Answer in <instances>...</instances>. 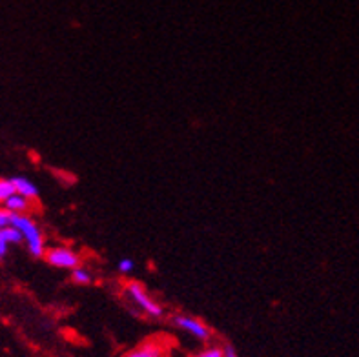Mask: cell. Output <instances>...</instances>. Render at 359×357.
<instances>
[{
  "label": "cell",
  "instance_id": "cell-12",
  "mask_svg": "<svg viewBox=\"0 0 359 357\" xmlns=\"http://www.w3.org/2000/svg\"><path fill=\"white\" fill-rule=\"evenodd\" d=\"M133 268H135V262H133L130 257H123L117 262V270L121 271V274H130Z\"/></svg>",
  "mask_w": 359,
  "mask_h": 357
},
{
  "label": "cell",
  "instance_id": "cell-2",
  "mask_svg": "<svg viewBox=\"0 0 359 357\" xmlns=\"http://www.w3.org/2000/svg\"><path fill=\"white\" fill-rule=\"evenodd\" d=\"M124 297L133 304V314H144L148 317H154V319H159L164 316L163 304L157 303L148 290L139 283V281H130L126 286H124Z\"/></svg>",
  "mask_w": 359,
  "mask_h": 357
},
{
  "label": "cell",
  "instance_id": "cell-6",
  "mask_svg": "<svg viewBox=\"0 0 359 357\" xmlns=\"http://www.w3.org/2000/svg\"><path fill=\"white\" fill-rule=\"evenodd\" d=\"M11 182H13L15 194L22 195V197H26V199L29 201H35L36 197H39V188H36V186L33 184V181H29L27 177H11Z\"/></svg>",
  "mask_w": 359,
  "mask_h": 357
},
{
  "label": "cell",
  "instance_id": "cell-14",
  "mask_svg": "<svg viewBox=\"0 0 359 357\" xmlns=\"http://www.w3.org/2000/svg\"><path fill=\"white\" fill-rule=\"evenodd\" d=\"M223 350H224V357H239L232 344H224Z\"/></svg>",
  "mask_w": 359,
  "mask_h": 357
},
{
  "label": "cell",
  "instance_id": "cell-8",
  "mask_svg": "<svg viewBox=\"0 0 359 357\" xmlns=\"http://www.w3.org/2000/svg\"><path fill=\"white\" fill-rule=\"evenodd\" d=\"M2 206H4L11 215H24V213H27L32 210V201L22 197V195L13 194Z\"/></svg>",
  "mask_w": 359,
  "mask_h": 357
},
{
  "label": "cell",
  "instance_id": "cell-9",
  "mask_svg": "<svg viewBox=\"0 0 359 357\" xmlns=\"http://www.w3.org/2000/svg\"><path fill=\"white\" fill-rule=\"evenodd\" d=\"M72 281L75 283V285L88 286L93 283V274H91L88 268L79 267V268H75V270H72Z\"/></svg>",
  "mask_w": 359,
  "mask_h": 357
},
{
  "label": "cell",
  "instance_id": "cell-11",
  "mask_svg": "<svg viewBox=\"0 0 359 357\" xmlns=\"http://www.w3.org/2000/svg\"><path fill=\"white\" fill-rule=\"evenodd\" d=\"M191 357H224V350L223 346H217V344H210L206 349L199 350Z\"/></svg>",
  "mask_w": 359,
  "mask_h": 357
},
{
  "label": "cell",
  "instance_id": "cell-7",
  "mask_svg": "<svg viewBox=\"0 0 359 357\" xmlns=\"http://www.w3.org/2000/svg\"><path fill=\"white\" fill-rule=\"evenodd\" d=\"M22 243V236L20 231L13 227H8L4 230H0V261H4L6 255H8V250L11 244Z\"/></svg>",
  "mask_w": 359,
  "mask_h": 357
},
{
  "label": "cell",
  "instance_id": "cell-5",
  "mask_svg": "<svg viewBox=\"0 0 359 357\" xmlns=\"http://www.w3.org/2000/svg\"><path fill=\"white\" fill-rule=\"evenodd\" d=\"M166 356V346L157 339H148L139 346L132 349L130 352L123 353L121 357H164Z\"/></svg>",
  "mask_w": 359,
  "mask_h": 357
},
{
  "label": "cell",
  "instance_id": "cell-10",
  "mask_svg": "<svg viewBox=\"0 0 359 357\" xmlns=\"http://www.w3.org/2000/svg\"><path fill=\"white\" fill-rule=\"evenodd\" d=\"M13 194L15 188L11 179H0V204H4Z\"/></svg>",
  "mask_w": 359,
  "mask_h": 357
},
{
  "label": "cell",
  "instance_id": "cell-3",
  "mask_svg": "<svg viewBox=\"0 0 359 357\" xmlns=\"http://www.w3.org/2000/svg\"><path fill=\"white\" fill-rule=\"evenodd\" d=\"M44 261L53 268H60V270H75V268L82 267V259L79 252L68 246H53V248L46 250Z\"/></svg>",
  "mask_w": 359,
  "mask_h": 357
},
{
  "label": "cell",
  "instance_id": "cell-4",
  "mask_svg": "<svg viewBox=\"0 0 359 357\" xmlns=\"http://www.w3.org/2000/svg\"><path fill=\"white\" fill-rule=\"evenodd\" d=\"M172 323L175 328L187 332L191 337H196V339L203 341V343H208V341L212 339V330H210V326L206 325V323L201 321V319H197V317L187 316V314H177V316L172 317Z\"/></svg>",
  "mask_w": 359,
  "mask_h": 357
},
{
  "label": "cell",
  "instance_id": "cell-13",
  "mask_svg": "<svg viewBox=\"0 0 359 357\" xmlns=\"http://www.w3.org/2000/svg\"><path fill=\"white\" fill-rule=\"evenodd\" d=\"M8 227H11V213L4 206H0V230H4Z\"/></svg>",
  "mask_w": 359,
  "mask_h": 357
},
{
  "label": "cell",
  "instance_id": "cell-1",
  "mask_svg": "<svg viewBox=\"0 0 359 357\" xmlns=\"http://www.w3.org/2000/svg\"><path fill=\"white\" fill-rule=\"evenodd\" d=\"M11 227L17 228L20 231V236H22V243H26L27 252L32 253L35 259L44 257L46 253V241H44V234L39 228L35 221H33L27 213L24 215H11Z\"/></svg>",
  "mask_w": 359,
  "mask_h": 357
}]
</instances>
